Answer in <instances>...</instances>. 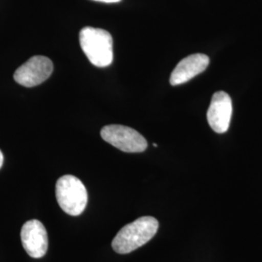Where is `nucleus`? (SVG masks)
Returning a JSON list of instances; mask_svg holds the SVG:
<instances>
[{"mask_svg": "<svg viewBox=\"0 0 262 262\" xmlns=\"http://www.w3.org/2000/svg\"><path fill=\"white\" fill-rule=\"evenodd\" d=\"M159 222L152 216H142L123 226L113 239L112 247L116 253H129L148 243L157 234Z\"/></svg>", "mask_w": 262, "mask_h": 262, "instance_id": "nucleus-1", "label": "nucleus"}, {"mask_svg": "<svg viewBox=\"0 0 262 262\" xmlns=\"http://www.w3.org/2000/svg\"><path fill=\"white\" fill-rule=\"evenodd\" d=\"M80 45L94 66L107 67L112 63L113 37L107 30L85 27L80 31Z\"/></svg>", "mask_w": 262, "mask_h": 262, "instance_id": "nucleus-2", "label": "nucleus"}, {"mask_svg": "<svg viewBox=\"0 0 262 262\" xmlns=\"http://www.w3.org/2000/svg\"><path fill=\"white\" fill-rule=\"evenodd\" d=\"M56 196L58 205L70 215H81L88 204V191L81 180L64 175L57 180Z\"/></svg>", "mask_w": 262, "mask_h": 262, "instance_id": "nucleus-3", "label": "nucleus"}, {"mask_svg": "<svg viewBox=\"0 0 262 262\" xmlns=\"http://www.w3.org/2000/svg\"><path fill=\"white\" fill-rule=\"evenodd\" d=\"M104 141L124 152H142L147 149L148 143L138 131L124 125H106L100 131Z\"/></svg>", "mask_w": 262, "mask_h": 262, "instance_id": "nucleus-4", "label": "nucleus"}, {"mask_svg": "<svg viewBox=\"0 0 262 262\" xmlns=\"http://www.w3.org/2000/svg\"><path fill=\"white\" fill-rule=\"evenodd\" d=\"M53 70V62L47 56H32L15 71L14 80L20 85L32 88L45 82Z\"/></svg>", "mask_w": 262, "mask_h": 262, "instance_id": "nucleus-5", "label": "nucleus"}, {"mask_svg": "<svg viewBox=\"0 0 262 262\" xmlns=\"http://www.w3.org/2000/svg\"><path fill=\"white\" fill-rule=\"evenodd\" d=\"M20 239L25 251L33 258L43 257L48 251L47 230L37 220L28 221L21 227Z\"/></svg>", "mask_w": 262, "mask_h": 262, "instance_id": "nucleus-6", "label": "nucleus"}, {"mask_svg": "<svg viewBox=\"0 0 262 262\" xmlns=\"http://www.w3.org/2000/svg\"><path fill=\"white\" fill-rule=\"evenodd\" d=\"M231 117L232 101L230 96L225 92H216L207 111V120L211 128L216 133H225L229 128Z\"/></svg>", "mask_w": 262, "mask_h": 262, "instance_id": "nucleus-7", "label": "nucleus"}, {"mask_svg": "<svg viewBox=\"0 0 262 262\" xmlns=\"http://www.w3.org/2000/svg\"><path fill=\"white\" fill-rule=\"evenodd\" d=\"M209 63L210 58L204 54H194L183 58L170 76V84L179 85L187 83L205 71Z\"/></svg>", "mask_w": 262, "mask_h": 262, "instance_id": "nucleus-8", "label": "nucleus"}, {"mask_svg": "<svg viewBox=\"0 0 262 262\" xmlns=\"http://www.w3.org/2000/svg\"><path fill=\"white\" fill-rule=\"evenodd\" d=\"M94 1H98V2H103V3H118L122 0H94Z\"/></svg>", "mask_w": 262, "mask_h": 262, "instance_id": "nucleus-9", "label": "nucleus"}, {"mask_svg": "<svg viewBox=\"0 0 262 262\" xmlns=\"http://www.w3.org/2000/svg\"><path fill=\"white\" fill-rule=\"evenodd\" d=\"M3 161H4V157H3L2 151L0 150V168H1V167H2V165H3Z\"/></svg>", "mask_w": 262, "mask_h": 262, "instance_id": "nucleus-10", "label": "nucleus"}]
</instances>
